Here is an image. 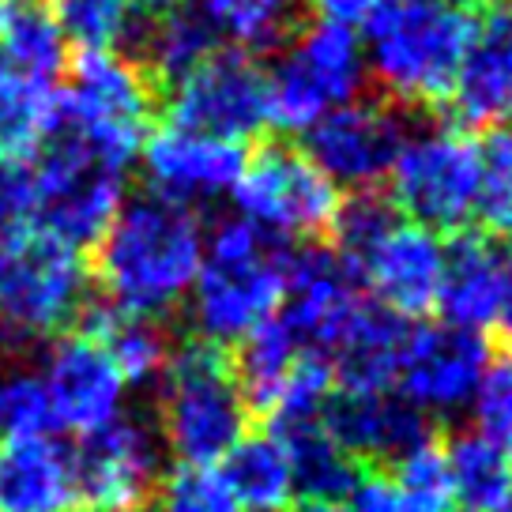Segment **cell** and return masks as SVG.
Masks as SVG:
<instances>
[{
  "instance_id": "83f0119b",
  "label": "cell",
  "mask_w": 512,
  "mask_h": 512,
  "mask_svg": "<svg viewBox=\"0 0 512 512\" xmlns=\"http://www.w3.org/2000/svg\"><path fill=\"white\" fill-rule=\"evenodd\" d=\"M298 339L287 332V324L268 317L264 324H256L249 336L238 343V358H234V377H238L241 400L249 407V415H268L287 384L290 369L298 362Z\"/></svg>"
},
{
  "instance_id": "484cf974",
  "label": "cell",
  "mask_w": 512,
  "mask_h": 512,
  "mask_svg": "<svg viewBox=\"0 0 512 512\" xmlns=\"http://www.w3.org/2000/svg\"><path fill=\"white\" fill-rule=\"evenodd\" d=\"M219 475L238 497L241 512H283L294 497L287 452L272 433H245L226 452Z\"/></svg>"
},
{
  "instance_id": "4dcf8cb0",
  "label": "cell",
  "mask_w": 512,
  "mask_h": 512,
  "mask_svg": "<svg viewBox=\"0 0 512 512\" xmlns=\"http://www.w3.org/2000/svg\"><path fill=\"white\" fill-rule=\"evenodd\" d=\"M200 12L219 38L238 42L241 53H260L294 38L302 0H200Z\"/></svg>"
},
{
  "instance_id": "f35d334b",
  "label": "cell",
  "mask_w": 512,
  "mask_h": 512,
  "mask_svg": "<svg viewBox=\"0 0 512 512\" xmlns=\"http://www.w3.org/2000/svg\"><path fill=\"white\" fill-rule=\"evenodd\" d=\"M471 411H475V433L512 460V347L490 358Z\"/></svg>"
},
{
  "instance_id": "ab89813d",
  "label": "cell",
  "mask_w": 512,
  "mask_h": 512,
  "mask_svg": "<svg viewBox=\"0 0 512 512\" xmlns=\"http://www.w3.org/2000/svg\"><path fill=\"white\" fill-rule=\"evenodd\" d=\"M339 509L343 512H407L388 475H358Z\"/></svg>"
},
{
  "instance_id": "7dc6e473",
  "label": "cell",
  "mask_w": 512,
  "mask_h": 512,
  "mask_svg": "<svg viewBox=\"0 0 512 512\" xmlns=\"http://www.w3.org/2000/svg\"><path fill=\"white\" fill-rule=\"evenodd\" d=\"M509 264H512V256H509Z\"/></svg>"
},
{
  "instance_id": "ffe728a7",
  "label": "cell",
  "mask_w": 512,
  "mask_h": 512,
  "mask_svg": "<svg viewBox=\"0 0 512 512\" xmlns=\"http://www.w3.org/2000/svg\"><path fill=\"white\" fill-rule=\"evenodd\" d=\"M46 381L49 403L57 426H72V430H98L110 418L121 415L125 403V377L117 373L110 354L87 336H61L46 351Z\"/></svg>"
},
{
  "instance_id": "ee69618b",
  "label": "cell",
  "mask_w": 512,
  "mask_h": 512,
  "mask_svg": "<svg viewBox=\"0 0 512 512\" xmlns=\"http://www.w3.org/2000/svg\"><path fill=\"white\" fill-rule=\"evenodd\" d=\"M505 332H512V309H509V320H505Z\"/></svg>"
},
{
  "instance_id": "8d00e7d4",
  "label": "cell",
  "mask_w": 512,
  "mask_h": 512,
  "mask_svg": "<svg viewBox=\"0 0 512 512\" xmlns=\"http://www.w3.org/2000/svg\"><path fill=\"white\" fill-rule=\"evenodd\" d=\"M155 512H241L219 467H174L162 475Z\"/></svg>"
},
{
  "instance_id": "277c9868",
  "label": "cell",
  "mask_w": 512,
  "mask_h": 512,
  "mask_svg": "<svg viewBox=\"0 0 512 512\" xmlns=\"http://www.w3.org/2000/svg\"><path fill=\"white\" fill-rule=\"evenodd\" d=\"M162 445L185 467H215L249 430V407L241 400L234 358L204 339L174 351L159 377Z\"/></svg>"
},
{
  "instance_id": "f546056e",
  "label": "cell",
  "mask_w": 512,
  "mask_h": 512,
  "mask_svg": "<svg viewBox=\"0 0 512 512\" xmlns=\"http://www.w3.org/2000/svg\"><path fill=\"white\" fill-rule=\"evenodd\" d=\"M452 494L464 512H497L512 494V460L479 433H456L445 445Z\"/></svg>"
},
{
  "instance_id": "4fadbf2b",
  "label": "cell",
  "mask_w": 512,
  "mask_h": 512,
  "mask_svg": "<svg viewBox=\"0 0 512 512\" xmlns=\"http://www.w3.org/2000/svg\"><path fill=\"white\" fill-rule=\"evenodd\" d=\"M490 358L494 354L486 336H475L464 328H452V324L407 328L392 392L403 403H411L422 418H448L471 407Z\"/></svg>"
},
{
  "instance_id": "bcb514c9",
  "label": "cell",
  "mask_w": 512,
  "mask_h": 512,
  "mask_svg": "<svg viewBox=\"0 0 512 512\" xmlns=\"http://www.w3.org/2000/svg\"><path fill=\"white\" fill-rule=\"evenodd\" d=\"M445 4H456V0H445Z\"/></svg>"
},
{
  "instance_id": "8992f818",
  "label": "cell",
  "mask_w": 512,
  "mask_h": 512,
  "mask_svg": "<svg viewBox=\"0 0 512 512\" xmlns=\"http://www.w3.org/2000/svg\"><path fill=\"white\" fill-rule=\"evenodd\" d=\"M125 174L121 166L102 159L98 151L57 128L42 147L38 177V219L34 234L57 241L72 253L95 249L113 215L125 204Z\"/></svg>"
},
{
  "instance_id": "1f68e13d",
  "label": "cell",
  "mask_w": 512,
  "mask_h": 512,
  "mask_svg": "<svg viewBox=\"0 0 512 512\" xmlns=\"http://www.w3.org/2000/svg\"><path fill=\"white\" fill-rule=\"evenodd\" d=\"M392 486L400 494L407 512H452L456 494H452V475H448L445 445L433 437H422L415 448L392 460Z\"/></svg>"
},
{
  "instance_id": "d4e9b609",
  "label": "cell",
  "mask_w": 512,
  "mask_h": 512,
  "mask_svg": "<svg viewBox=\"0 0 512 512\" xmlns=\"http://www.w3.org/2000/svg\"><path fill=\"white\" fill-rule=\"evenodd\" d=\"M272 437L287 452L290 482H294V494L302 497V505H343L358 471L339 452L336 441L324 433L320 418L275 426Z\"/></svg>"
},
{
  "instance_id": "e575fe53",
  "label": "cell",
  "mask_w": 512,
  "mask_h": 512,
  "mask_svg": "<svg viewBox=\"0 0 512 512\" xmlns=\"http://www.w3.org/2000/svg\"><path fill=\"white\" fill-rule=\"evenodd\" d=\"M336 388V369L328 362V354L302 351L294 369H290L287 384H283V392H279V400L268 411L272 430L275 426H290V422H313V418H320L328 400L336 396Z\"/></svg>"
},
{
  "instance_id": "d590c367",
  "label": "cell",
  "mask_w": 512,
  "mask_h": 512,
  "mask_svg": "<svg viewBox=\"0 0 512 512\" xmlns=\"http://www.w3.org/2000/svg\"><path fill=\"white\" fill-rule=\"evenodd\" d=\"M479 219L512 234V125L490 128L479 140Z\"/></svg>"
},
{
  "instance_id": "d6a6232c",
  "label": "cell",
  "mask_w": 512,
  "mask_h": 512,
  "mask_svg": "<svg viewBox=\"0 0 512 512\" xmlns=\"http://www.w3.org/2000/svg\"><path fill=\"white\" fill-rule=\"evenodd\" d=\"M57 426L46 381L34 369H12L0 377V441L49 437Z\"/></svg>"
},
{
  "instance_id": "9c48e42d",
  "label": "cell",
  "mask_w": 512,
  "mask_h": 512,
  "mask_svg": "<svg viewBox=\"0 0 512 512\" xmlns=\"http://www.w3.org/2000/svg\"><path fill=\"white\" fill-rule=\"evenodd\" d=\"M392 208L407 223L460 234L479 215V140L448 125L411 132L392 166Z\"/></svg>"
},
{
  "instance_id": "836d02e7",
  "label": "cell",
  "mask_w": 512,
  "mask_h": 512,
  "mask_svg": "<svg viewBox=\"0 0 512 512\" xmlns=\"http://www.w3.org/2000/svg\"><path fill=\"white\" fill-rule=\"evenodd\" d=\"M49 12L64 38H76L83 49H113L136 27L132 0H53Z\"/></svg>"
},
{
  "instance_id": "603a6c76",
  "label": "cell",
  "mask_w": 512,
  "mask_h": 512,
  "mask_svg": "<svg viewBox=\"0 0 512 512\" xmlns=\"http://www.w3.org/2000/svg\"><path fill=\"white\" fill-rule=\"evenodd\" d=\"M0 512H76L72 464L57 441H0Z\"/></svg>"
},
{
  "instance_id": "52a82bcc",
  "label": "cell",
  "mask_w": 512,
  "mask_h": 512,
  "mask_svg": "<svg viewBox=\"0 0 512 512\" xmlns=\"http://www.w3.org/2000/svg\"><path fill=\"white\" fill-rule=\"evenodd\" d=\"M366 76L358 34L313 23L290 38L268 72V125L309 132L320 117L358 102Z\"/></svg>"
},
{
  "instance_id": "8fae6325",
  "label": "cell",
  "mask_w": 512,
  "mask_h": 512,
  "mask_svg": "<svg viewBox=\"0 0 512 512\" xmlns=\"http://www.w3.org/2000/svg\"><path fill=\"white\" fill-rule=\"evenodd\" d=\"M76 512H147L162 482V448L144 418L117 415L68 452Z\"/></svg>"
},
{
  "instance_id": "5b68a950",
  "label": "cell",
  "mask_w": 512,
  "mask_h": 512,
  "mask_svg": "<svg viewBox=\"0 0 512 512\" xmlns=\"http://www.w3.org/2000/svg\"><path fill=\"white\" fill-rule=\"evenodd\" d=\"M151 113L155 80L136 64V57L113 49H80V57L72 61L68 91L61 95L57 128L128 170L151 132Z\"/></svg>"
},
{
  "instance_id": "60d3db41",
  "label": "cell",
  "mask_w": 512,
  "mask_h": 512,
  "mask_svg": "<svg viewBox=\"0 0 512 512\" xmlns=\"http://www.w3.org/2000/svg\"><path fill=\"white\" fill-rule=\"evenodd\" d=\"M381 4L384 0H309V8L317 12V23H328L339 31H366Z\"/></svg>"
},
{
  "instance_id": "3957f363",
  "label": "cell",
  "mask_w": 512,
  "mask_h": 512,
  "mask_svg": "<svg viewBox=\"0 0 512 512\" xmlns=\"http://www.w3.org/2000/svg\"><path fill=\"white\" fill-rule=\"evenodd\" d=\"M283 241L230 215L211 230L192 283V328L204 343H241L283 302Z\"/></svg>"
},
{
  "instance_id": "ba28073f",
  "label": "cell",
  "mask_w": 512,
  "mask_h": 512,
  "mask_svg": "<svg viewBox=\"0 0 512 512\" xmlns=\"http://www.w3.org/2000/svg\"><path fill=\"white\" fill-rule=\"evenodd\" d=\"M91 302V272L80 253L31 234L0 256V320L19 347L68 336Z\"/></svg>"
},
{
  "instance_id": "f1b7e54d",
  "label": "cell",
  "mask_w": 512,
  "mask_h": 512,
  "mask_svg": "<svg viewBox=\"0 0 512 512\" xmlns=\"http://www.w3.org/2000/svg\"><path fill=\"white\" fill-rule=\"evenodd\" d=\"M64 42L46 0H0V61L53 83L68 61Z\"/></svg>"
},
{
  "instance_id": "cb8c5ba5",
  "label": "cell",
  "mask_w": 512,
  "mask_h": 512,
  "mask_svg": "<svg viewBox=\"0 0 512 512\" xmlns=\"http://www.w3.org/2000/svg\"><path fill=\"white\" fill-rule=\"evenodd\" d=\"M128 38L140 46L136 64L151 80H162L170 87L177 80H185L192 68H200L219 49V34L200 8L159 12L155 19H147L144 27H132Z\"/></svg>"
},
{
  "instance_id": "7a4b0ae2",
  "label": "cell",
  "mask_w": 512,
  "mask_h": 512,
  "mask_svg": "<svg viewBox=\"0 0 512 512\" xmlns=\"http://www.w3.org/2000/svg\"><path fill=\"white\" fill-rule=\"evenodd\" d=\"M475 12L445 0H384L366 27V72L403 106L448 102Z\"/></svg>"
},
{
  "instance_id": "4316f807",
  "label": "cell",
  "mask_w": 512,
  "mask_h": 512,
  "mask_svg": "<svg viewBox=\"0 0 512 512\" xmlns=\"http://www.w3.org/2000/svg\"><path fill=\"white\" fill-rule=\"evenodd\" d=\"M61 95L16 64L0 61V155H23L57 132Z\"/></svg>"
},
{
  "instance_id": "74e56055",
  "label": "cell",
  "mask_w": 512,
  "mask_h": 512,
  "mask_svg": "<svg viewBox=\"0 0 512 512\" xmlns=\"http://www.w3.org/2000/svg\"><path fill=\"white\" fill-rule=\"evenodd\" d=\"M38 219V177L23 155H0V249L31 238Z\"/></svg>"
},
{
  "instance_id": "2e32d148",
  "label": "cell",
  "mask_w": 512,
  "mask_h": 512,
  "mask_svg": "<svg viewBox=\"0 0 512 512\" xmlns=\"http://www.w3.org/2000/svg\"><path fill=\"white\" fill-rule=\"evenodd\" d=\"M358 302V283L336 249L305 241L283 253V302L275 317L287 324L302 351H332Z\"/></svg>"
},
{
  "instance_id": "d6986e66",
  "label": "cell",
  "mask_w": 512,
  "mask_h": 512,
  "mask_svg": "<svg viewBox=\"0 0 512 512\" xmlns=\"http://www.w3.org/2000/svg\"><path fill=\"white\" fill-rule=\"evenodd\" d=\"M448 102L464 125H512V0L482 4Z\"/></svg>"
},
{
  "instance_id": "9a60e30c",
  "label": "cell",
  "mask_w": 512,
  "mask_h": 512,
  "mask_svg": "<svg viewBox=\"0 0 512 512\" xmlns=\"http://www.w3.org/2000/svg\"><path fill=\"white\" fill-rule=\"evenodd\" d=\"M411 128L396 106L384 102H351L332 110L305 132V155L332 185H351L369 192L392 174Z\"/></svg>"
},
{
  "instance_id": "ac0fdd59",
  "label": "cell",
  "mask_w": 512,
  "mask_h": 512,
  "mask_svg": "<svg viewBox=\"0 0 512 512\" xmlns=\"http://www.w3.org/2000/svg\"><path fill=\"white\" fill-rule=\"evenodd\" d=\"M437 309L445 313V324L475 336L486 328H505L512 309V264L486 234H452L445 245Z\"/></svg>"
},
{
  "instance_id": "44dd1931",
  "label": "cell",
  "mask_w": 512,
  "mask_h": 512,
  "mask_svg": "<svg viewBox=\"0 0 512 512\" xmlns=\"http://www.w3.org/2000/svg\"><path fill=\"white\" fill-rule=\"evenodd\" d=\"M324 433L347 460H396L422 437H430L426 418L396 392H339L320 415Z\"/></svg>"
},
{
  "instance_id": "e0dca14e",
  "label": "cell",
  "mask_w": 512,
  "mask_h": 512,
  "mask_svg": "<svg viewBox=\"0 0 512 512\" xmlns=\"http://www.w3.org/2000/svg\"><path fill=\"white\" fill-rule=\"evenodd\" d=\"M245 147L226 144L215 136H200L189 128L162 125L147 132L140 147L147 185L155 196L192 208L200 200H215L223 192L234 189V181L245 170Z\"/></svg>"
},
{
  "instance_id": "7402d4cb",
  "label": "cell",
  "mask_w": 512,
  "mask_h": 512,
  "mask_svg": "<svg viewBox=\"0 0 512 512\" xmlns=\"http://www.w3.org/2000/svg\"><path fill=\"white\" fill-rule=\"evenodd\" d=\"M403 339H407L403 320L362 298L347 328L339 332L336 347L328 351L339 392H392Z\"/></svg>"
},
{
  "instance_id": "f6af8a7d",
  "label": "cell",
  "mask_w": 512,
  "mask_h": 512,
  "mask_svg": "<svg viewBox=\"0 0 512 512\" xmlns=\"http://www.w3.org/2000/svg\"><path fill=\"white\" fill-rule=\"evenodd\" d=\"M0 377H4V354H0Z\"/></svg>"
},
{
  "instance_id": "b9f144b4",
  "label": "cell",
  "mask_w": 512,
  "mask_h": 512,
  "mask_svg": "<svg viewBox=\"0 0 512 512\" xmlns=\"http://www.w3.org/2000/svg\"><path fill=\"white\" fill-rule=\"evenodd\" d=\"M132 4H144L151 12H174V8H185V0H132Z\"/></svg>"
},
{
  "instance_id": "7bdbcfd3",
  "label": "cell",
  "mask_w": 512,
  "mask_h": 512,
  "mask_svg": "<svg viewBox=\"0 0 512 512\" xmlns=\"http://www.w3.org/2000/svg\"><path fill=\"white\" fill-rule=\"evenodd\" d=\"M497 512H512V494L505 497V505H501V509H497Z\"/></svg>"
},
{
  "instance_id": "6da1fadb",
  "label": "cell",
  "mask_w": 512,
  "mask_h": 512,
  "mask_svg": "<svg viewBox=\"0 0 512 512\" xmlns=\"http://www.w3.org/2000/svg\"><path fill=\"white\" fill-rule=\"evenodd\" d=\"M204 264V226L192 208L155 192L121 204L95 245L91 283L125 317L162 320L192 294Z\"/></svg>"
},
{
  "instance_id": "30bf717a",
  "label": "cell",
  "mask_w": 512,
  "mask_h": 512,
  "mask_svg": "<svg viewBox=\"0 0 512 512\" xmlns=\"http://www.w3.org/2000/svg\"><path fill=\"white\" fill-rule=\"evenodd\" d=\"M230 196L241 219L275 241L332 230L343 204L336 185L309 162L305 151L290 144H268L245 159Z\"/></svg>"
},
{
  "instance_id": "7c38bea8",
  "label": "cell",
  "mask_w": 512,
  "mask_h": 512,
  "mask_svg": "<svg viewBox=\"0 0 512 512\" xmlns=\"http://www.w3.org/2000/svg\"><path fill=\"white\" fill-rule=\"evenodd\" d=\"M170 125L245 144L268 125V72L253 53L215 49L170 87Z\"/></svg>"
},
{
  "instance_id": "5bb4252c",
  "label": "cell",
  "mask_w": 512,
  "mask_h": 512,
  "mask_svg": "<svg viewBox=\"0 0 512 512\" xmlns=\"http://www.w3.org/2000/svg\"><path fill=\"white\" fill-rule=\"evenodd\" d=\"M358 287L369 290V302L400 320H418L437 309V290L445 272V245L426 226L396 215L377 238L343 260Z\"/></svg>"
}]
</instances>
